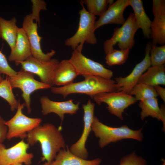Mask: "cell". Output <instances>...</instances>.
I'll list each match as a JSON object with an SVG mask.
<instances>
[{"mask_svg":"<svg viewBox=\"0 0 165 165\" xmlns=\"http://www.w3.org/2000/svg\"><path fill=\"white\" fill-rule=\"evenodd\" d=\"M16 22L15 17L7 20L0 16V38L7 42L11 50L15 46L19 28Z\"/></svg>","mask_w":165,"mask_h":165,"instance_id":"23","label":"cell"},{"mask_svg":"<svg viewBox=\"0 0 165 165\" xmlns=\"http://www.w3.org/2000/svg\"><path fill=\"white\" fill-rule=\"evenodd\" d=\"M12 90L9 77L6 76V77L0 83V97L8 103L11 111L13 112L17 108L19 100L18 101L16 99Z\"/></svg>","mask_w":165,"mask_h":165,"instance_id":"25","label":"cell"},{"mask_svg":"<svg viewBox=\"0 0 165 165\" xmlns=\"http://www.w3.org/2000/svg\"><path fill=\"white\" fill-rule=\"evenodd\" d=\"M101 159L97 158L91 160L82 158L72 153L68 148L61 150L54 160L49 165H99Z\"/></svg>","mask_w":165,"mask_h":165,"instance_id":"20","label":"cell"},{"mask_svg":"<svg viewBox=\"0 0 165 165\" xmlns=\"http://www.w3.org/2000/svg\"><path fill=\"white\" fill-rule=\"evenodd\" d=\"M93 98L99 105L102 103L107 104L109 112L121 120L123 119V114L125 109L137 101L134 97L122 91L101 93Z\"/></svg>","mask_w":165,"mask_h":165,"instance_id":"8","label":"cell"},{"mask_svg":"<svg viewBox=\"0 0 165 165\" xmlns=\"http://www.w3.org/2000/svg\"><path fill=\"white\" fill-rule=\"evenodd\" d=\"M152 13L154 18L150 27V37L152 45L165 43V1L153 0Z\"/></svg>","mask_w":165,"mask_h":165,"instance_id":"15","label":"cell"},{"mask_svg":"<svg viewBox=\"0 0 165 165\" xmlns=\"http://www.w3.org/2000/svg\"><path fill=\"white\" fill-rule=\"evenodd\" d=\"M79 74L68 60H63L57 64L53 73V86H65L73 82Z\"/></svg>","mask_w":165,"mask_h":165,"instance_id":"18","label":"cell"},{"mask_svg":"<svg viewBox=\"0 0 165 165\" xmlns=\"http://www.w3.org/2000/svg\"><path fill=\"white\" fill-rule=\"evenodd\" d=\"M138 29L134 13H130L120 27L114 29L111 38L104 42L103 48L106 54L114 49L116 43L120 49H132L135 43L134 35Z\"/></svg>","mask_w":165,"mask_h":165,"instance_id":"5","label":"cell"},{"mask_svg":"<svg viewBox=\"0 0 165 165\" xmlns=\"http://www.w3.org/2000/svg\"><path fill=\"white\" fill-rule=\"evenodd\" d=\"M130 50H117L113 49L106 54V63L109 66L120 65L125 63L128 58Z\"/></svg>","mask_w":165,"mask_h":165,"instance_id":"28","label":"cell"},{"mask_svg":"<svg viewBox=\"0 0 165 165\" xmlns=\"http://www.w3.org/2000/svg\"><path fill=\"white\" fill-rule=\"evenodd\" d=\"M41 165H49L48 164V163L47 162H46L42 164Z\"/></svg>","mask_w":165,"mask_h":165,"instance_id":"36","label":"cell"},{"mask_svg":"<svg viewBox=\"0 0 165 165\" xmlns=\"http://www.w3.org/2000/svg\"><path fill=\"white\" fill-rule=\"evenodd\" d=\"M24 104H20V100L16 112L10 119L6 121L8 127L7 139L10 140L14 138L22 139L26 138L27 134L40 125L42 119L39 118H31L24 115L22 110Z\"/></svg>","mask_w":165,"mask_h":165,"instance_id":"7","label":"cell"},{"mask_svg":"<svg viewBox=\"0 0 165 165\" xmlns=\"http://www.w3.org/2000/svg\"><path fill=\"white\" fill-rule=\"evenodd\" d=\"M130 6L132 8L136 23L142 31L144 36L150 38L152 21L146 14L141 0H129Z\"/></svg>","mask_w":165,"mask_h":165,"instance_id":"22","label":"cell"},{"mask_svg":"<svg viewBox=\"0 0 165 165\" xmlns=\"http://www.w3.org/2000/svg\"><path fill=\"white\" fill-rule=\"evenodd\" d=\"M82 8L79 12V19L78 28L75 33L65 41V46L70 47L73 50L82 51L84 44L95 45L97 40L95 34L94 27L96 17L86 9L81 1Z\"/></svg>","mask_w":165,"mask_h":165,"instance_id":"4","label":"cell"},{"mask_svg":"<svg viewBox=\"0 0 165 165\" xmlns=\"http://www.w3.org/2000/svg\"><path fill=\"white\" fill-rule=\"evenodd\" d=\"M59 61L55 58L44 61L32 56L25 61L20 62L22 69L38 76L41 82L53 86L52 77L54 69Z\"/></svg>","mask_w":165,"mask_h":165,"instance_id":"14","label":"cell"},{"mask_svg":"<svg viewBox=\"0 0 165 165\" xmlns=\"http://www.w3.org/2000/svg\"><path fill=\"white\" fill-rule=\"evenodd\" d=\"M31 13L24 18L22 28L25 32L28 38L31 51L32 56L40 60L47 62L51 59L56 51L51 50L50 52L44 53L41 49L40 42L42 38L38 32V24L34 22Z\"/></svg>","mask_w":165,"mask_h":165,"instance_id":"11","label":"cell"},{"mask_svg":"<svg viewBox=\"0 0 165 165\" xmlns=\"http://www.w3.org/2000/svg\"><path fill=\"white\" fill-rule=\"evenodd\" d=\"M77 71L79 75H88L111 79L113 72L100 63L89 59L77 49L73 51L68 59Z\"/></svg>","mask_w":165,"mask_h":165,"instance_id":"9","label":"cell"},{"mask_svg":"<svg viewBox=\"0 0 165 165\" xmlns=\"http://www.w3.org/2000/svg\"><path fill=\"white\" fill-rule=\"evenodd\" d=\"M3 79V78L1 75L0 74V83L1 82V81H2Z\"/></svg>","mask_w":165,"mask_h":165,"instance_id":"35","label":"cell"},{"mask_svg":"<svg viewBox=\"0 0 165 165\" xmlns=\"http://www.w3.org/2000/svg\"><path fill=\"white\" fill-rule=\"evenodd\" d=\"M138 83H142L153 87L165 84V68L164 65L152 66L144 73Z\"/></svg>","mask_w":165,"mask_h":165,"instance_id":"24","label":"cell"},{"mask_svg":"<svg viewBox=\"0 0 165 165\" xmlns=\"http://www.w3.org/2000/svg\"><path fill=\"white\" fill-rule=\"evenodd\" d=\"M129 6V0H118L109 6L103 14L96 21L94 31L105 25L123 24L125 21L124 11Z\"/></svg>","mask_w":165,"mask_h":165,"instance_id":"17","label":"cell"},{"mask_svg":"<svg viewBox=\"0 0 165 165\" xmlns=\"http://www.w3.org/2000/svg\"><path fill=\"white\" fill-rule=\"evenodd\" d=\"M151 45L150 42L147 44L144 58L136 64L128 75L124 77L119 76L115 79V81L118 88L117 92L122 91L129 94L133 87L138 83L141 75L150 67L149 53Z\"/></svg>","mask_w":165,"mask_h":165,"instance_id":"12","label":"cell"},{"mask_svg":"<svg viewBox=\"0 0 165 165\" xmlns=\"http://www.w3.org/2000/svg\"><path fill=\"white\" fill-rule=\"evenodd\" d=\"M129 94L134 95L138 101H142L158 96L154 87L142 83H138L131 90Z\"/></svg>","mask_w":165,"mask_h":165,"instance_id":"26","label":"cell"},{"mask_svg":"<svg viewBox=\"0 0 165 165\" xmlns=\"http://www.w3.org/2000/svg\"><path fill=\"white\" fill-rule=\"evenodd\" d=\"M83 76L84 79L82 81L73 82L61 87L52 86L51 91L54 94L62 95L64 98L70 94L79 93L87 95L93 98L100 93L118 91V88L115 80L92 75Z\"/></svg>","mask_w":165,"mask_h":165,"instance_id":"2","label":"cell"},{"mask_svg":"<svg viewBox=\"0 0 165 165\" xmlns=\"http://www.w3.org/2000/svg\"><path fill=\"white\" fill-rule=\"evenodd\" d=\"M95 104L90 99L87 103L82 105L84 111V128L82 134L79 139L72 145L69 150L75 155L82 158L86 159L88 155L86 148V143L91 130V125L94 117Z\"/></svg>","mask_w":165,"mask_h":165,"instance_id":"13","label":"cell"},{"mask_svg":"<svg viewBox=\"0 0 165 165\" xmlns=\"http://www.w3.org/2000/svg\"><path fill=\"white\" fill-rule=\"evenodd\" d=\"M61 129V126L57 128L52 123H46L40 125L27 134V143L30 146L40 143L42 161L50 163L61 150L66 148Z\"/></svg>","mask_w":165,"mask_h":165,"instance_id":"1","label":"cell"},{"mask_svg":"<svg viewBox=\"0 0 165 165\" xmlns=\"http://www.w3.org/2000/svg\"><path fill=\"white\" fill-rule=\"evenodd\" d=\"M86 6L87 11L91 14L101 16L109 6L113 4V0H81Z\"/></svg>","mask_w":165,"mask_h":165,"instance_id":"27","label":"cell"},{"mask_svg":"<svg viewBox=\"0 0 165 165\" xmlns=\"http://www.w3.org/2000/svg\"><path fill=\"white\" fill-rule=\"evenodd\" d=\"M34 75L21 69L15 75L9 77L12 89L18 88L22 91L24 106L29 114L31 112V94L37 90L51 88L52 87L36 80L35 79Z\"/></svg>","mask_w":165,"mask_h":165,"instance_id":"6","label":"cell"},{"mask_svg":"<svg viewBox=\"0 0 165 165\" xmlns=\"http://www.w3.org/2000/svg\"><path fill=\"white\" fill-rule=\"evenodd\" d=\"M30 145L24 139L12 146L6 148L0 143V165H13L17 163L31 165L34 155L27 152Z\"/></svg>","mask_w":165,"mask_h":165,"instance_id":"10","label":"cell"},{"mask_svg":"<svg viewBox=\"0 0 165 165\" xmlns=\"http://www.w3.org/2000/svg\"><path fill=\"white\" fill-rule=\"evenodd\" d=\"M31 1L32 5V16L34 20H35L36 22H38L40 26V12L42 10H46L47 9L46 3L44 1L42 0H31Z\"/></svg>","mask_w":165,"mask_h":165,"instance_id":"31","label":"cell"},{"mask_svg":"<svg viewBox=\"0 0 165 165\" xmlns=\"http://www.w3.org/2000/svg\"><path fill=\"white\" fill-rule=\"evenodd\" d=\"M91 130L95 136L99 138V145L101 148L111 143L125 139H130L141 141L143 138L142 128L134 130L126 125L118 127H112L102 123L94 116L91 125Z\"/></svg>","mask_w":165,"mask_h":165,"instance_id":"3","label":"cell"},{"mask_svg":"<svg viewBox=\"0 0 165 165\" xmlns=\"http://www.w3.org/2000/svg\"><path fill=\"white\" fill-rule=\"evenodd\" d=\"M154 87L158 94L163 101L165 102V89L159 85L156 86Z\"/></svg>","mask_w":165,"mask_h":165,"instance_id":"34","label":"cell"},{"mask_svg":"<svg viewBox=\"0 0 165 165\" xmlns=\"http://www.w3.org/2000/svg\"><path fill=\"white\" fill-rule=\"evenodd\" d=\"M17 73L10 67L5 55L0 50V74H4L11 77L15 75Z\"/></svg>","mask_w":165,"mask_h":165,"instance_id":"32","label":"cell"},{"mask_svg":"<svg viewBox=\"0 0 165 165\" xmlns=\"http://www.w3.org/2000/svg\"><path fill=\"white\" fill-rule=\"evenodd\" d=\"M5 121L0 114V143H2L7 139L8 127Z\"/></svg>","mask_w":165,"mask_h":165,"instance_id":"33","label":"cell"},{"mask_svg":"<svg viewBox=\"0 0 165 165\" xmlns=\"http://www.w3.org/2000/svg\"><path fill=\"white\" fill-rule=\"evenodd\" d=\"M73 101L70 99L64 101H56L51 100L46 96H42L40 99L42 113L44 116L54 113L58 116L62 123L65 114L73 115L79 110L80 102L75 104Z\"/></svg>","mask_w":165,"mask_h":165,"instance_id":"16","label":"cell"},{"mask_svg":"<svg viewBox=\"0 0 165 165\" xmlns=\"http://www.w3.org/2000/svg\"><path fill=\"white\" fill-rule=\"evenodd\" d=\"M150 53V61L152 66L164 65L165 62V45L160 46L151 45Z\"/></svg>","mask_w":165,"mask_h":165,"instance_id":"29","label":"cell"},{"mask_svg":"<svg viewBox=\"0 0 165 165\" xmlns=\"http://www.w3.org/2000/svg\"><path fill=\"white\" fill-rule=\"evenodd\" d=\"M138 105L141 109L140 118L143 120L150 116L161 120L163 124V130L165 128V111L164 106L160 107L157 97H152L140 101Z\"/></svg>","mask_w":165,"mask_h":165,"instance_id":"21","label":"cell"},{"mask_svg":"<svg viewBox=\"0 0 165 165\" xmlns=\"http://www.w3.org/2000/svg\"><path fill=\"white\" fill-rule=\"evenodd\" d=\"M13 165H23V164L22 163H17V164H14Z\"/></svg>","mask_w":165,"mask_h":165,"instance_id":"37","label":"cell"},{"mask_svg":"<svg viewBox=\"0 0 165 165\" xmlns=\"http://www.w3.org/2000/svg\"><path fill=\"white\" fill-rule=\"evenodd\" d=\"M146 161L142 157L138 156L133 151L123 156L120 160L119 165H147Z\"/></svg>","mask_w":165,"mask_h":165,"instance_id":"30","label":"cell"},{"mask_svg":"<svg viewBox=\"0 0 165 165\" xmlns=\"http://www.w3.org/2000/svg\"><path fill=\"white\" fill-rule=\"evenodd\" d=\"M31 56V48L27 35L22 28H19L15 46L11 50L8 60L14 62L17 66Z\"/></svg>","mask_w":165,"mask_h":165,"instance_id":"19","label":"cell"}]
</instances>
